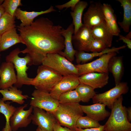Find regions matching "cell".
Wrapping results in <instances>:
<instances>
[{"instance_id": "1", "label": "cell", "mask_w": 131, "mask_h": 131, "mask_svg": "<svg viewBox=\"0 0 131 131\" xmlns=\"http://www.w3.org/2000/svg\"><path fill=\"white\" fill-rule=\"evenodd\" d=\"M26 48L20 53L30 56L32 65H42L49 53H59L65 48L62 27L47 17L37 19L30 25L17 26Z\"/></svg>"}, {"instance_id": "2", "label": "cell", "mask_w": 131, "mask_h": 131, "mask_svg": "<svg viewBox=\"0 0 131 131\" xmlns=\"http://www.w3.org/2000/svg\"><path fill=\"white\" fill-rule=\"evenodd\" d=\"M52 114L60 125L74 130L77 121L83 115V112L79 103H59L57 109Z\"/></svg>"}, {"instance_id": "3", "label": "cell", "mask_w": 131, "mask_h": 131, "mask_svg": "<svg viewBox=\"0 0 131 131\" xmlns=\"http://www.w3.org/2000/svg\"><path fill=\"white\" fill-rule=\"evenodd\" d=\"M123 100L121 95L114 103L109 117L104 125V131H131V123L126 116Z\"/></svg>"}, {"instance_id": "4", "label": "cell", "mask_w": 131, "mask_h": 131, "mask_svg": "<svg viewBox=\"0 0 131 131\" xmlns=\"http://www.w3.org/2000/svg\"><path fill=\"white\" fill-rule=\"evenodd\" d=\"M20 49L17 48L10 52L6 57V62L13 63L17 72V82L15 86L20 88L23 85H31L33 78H29L26 71L28 68L27 65H32L31 58L28 54L24 57L19 56Z\"/></svg>"}, {"instance_id": "5", "label": "cell", "mask_w": 131, "mask_h": 131, "mask_svg": "<svg viewBox=\"0 0 131 131\" xmlns=\"http://www.w3.org/2000/svg\"><path fill=\"white\" fill-rule=\"evenodd\" d=\"M63 76L55 70L42 64L38 67L37 75L33 78L31 85L36 89L49 93Z\"/></svg>"}, {"instance_id": "6", "label": "cell", "mask_w": 131, "mask_h": 131, "mask_svg": "<svg viewBox=\"0 0 131 131\" xmlns=\"http://www.w3.org/2000/svg\"><path fill=\"white\" fill-rule=\"evenodd\" d=\"M42 64L53 69L63 76L73 75L79 76L75 65L58 53H48Z\"/></svg>"}, {"instance_id": "7", "label": "cell", "mask_w": 131, "mask_h": 131, "mask_svg": "<svg viewBox=\"0 0 131 131\" xmlns=\"http://www.w3.org/2000/svg\"><path fill=\"white\" fill-rule=\"evenodd\" d=\"M31 95V106L43 109L51 114L55 112L59 103L58 100L53 98L49 93L47 92L36 89Z\"/></svg>"}, {"instance_id": "8", "label": "cell", "mask_w": 131, "mask_h": 131, "mask_svg": "<svg viewBox=\"0 0 131 131\" xmlns=\"http://www.w3.org/2000/svg\"><path fill=\"white\" fill-rule=\"evenodd\" d=\"M129 90L127 83L122 82L113 88L103 93L96 94L92 99L93 103H103L111 109L114 104L121 95L125 94Z\"/></svg>"}, {"instance_id": "9", "label": "cell", "mask_w": 131, "mask_h": 131, "mask_svg": "<svg viewBox=\"0 0 131 131\" xmlns=\"http://www.w3.org/2000/svg\"><path fill=\"white\" fill-rule=\"evenodd\" d=\"M117 53L112 52L104 54L96 60L90 62L75 65L79 76L92 72L108 73V63L110 59L116 56Z\"/></svg>"}, {"instance_id": "10", "label": "cell", "mask_w": 131, "mask_h": 131, "mask_svg": "<svg viewBox=\"0 0 131 131\" xmlns=\"http://www.w3.org/2000/svg\"><path fill=\"white\" fill-rule=\"evenodd\" d=\"M83 20V25L91 29L104 22L103 5L99 2H90Z\"/></svg>"}, {"instance_id": "11", "label": "cell", "mask_w": 131, "mask_h": 131, "mask_svg": "<svg viewBox=\"0 0 131 131\" xmlns=\"http://www.w3.org/2000/svg\"><path fill=\"white\" fill-rule=\"evenodd\" d=\"M30 117L33 124L44 131H53V126L57 122L52 114L37 107H33Z\"/></svg>"}, {"instance_id": "12", "label": "cell", "mask_w": 131, "mask_h": 131, "mask_svg": "<svg viewBox=\"0 0 131 131\" xmlns=\"http://www.w3.org/2000/svg\"><path fill=\"white\" fill-rule=\"evenodd\" d=\"M27 104L16 108L10 120V126L12 131H16L20 128L27 127L32 122L30 117L33 111V107L25 110Z\"/></svg>"}, {"instance_id": "13", "label": "cell", "mask_w": 131, "mask_h": 131, "mask_svg": "<svg viewBox=\"0 0 131 131\" xmlns=\"http://www.w3.org/2000/svg\"><path fill=\"white\" fill-rule=\"evenodd\" d=\"M79 76L73 75L63 76L49 93L54 98L58 100L60 96L68 91L75 89L80 83Z\"/></svg>"}, {"instance_id": "14", "label": "cell", "mask_w": 131, "mask_h": 131, "mask_svg": "<svg viewBox=\"0 0 131 131\" xmlns=\"http://www.w3.org/2000/svg\"><path fill=\"white\" fill-rule=\"evenodd\" d=\"M93 39L91 29L83 25L72 35V41L75 50L89 52V46Z\"/></svg>"}, {"instance_id": "15", "label": "cell", "mask_w": 131, "mask_h": 131, "mask_svg": "<svg viewBox=\"0 0 131 131\" xmlns=\"http://www.w3.org/2000/svg\"><path fill=\"white\" fill-rule=\"evenodd\" d=\"M17 82L14 65L11 62H3L0 66V89L12 87Z\"/></svg>"}, {"instance_id": "16", "label": "cell", "mask_w": 131, "mask_h": 131, "mask_svg": "<svg viewBox=\"0 0 131 131\" xmlns=\"http://www.w3.org/2000/svg\"><path fill=\"white\" fill-rule=\"evenodd\" d=\"M108 73L92 72L79 76L80 83L89 85L94 89L102 88L108 83Z\"/></svg>"}, {"instance_id": "17", "label": "cell", "mask_w": 131, "mask_h": 131, "mask_svg": "<svg viewBox=\"0 0 131 131\" xmlns=\"http://www.w3.org/2000/svg\"><path fill=\"white\" fill-rule=\"evenodd\" d=\"M103 103H97L89 105H80L81 109L87 115L98 122L103 120L109 116L111 113L106 109Z\"/></svg>"}, {"instance_id": "18", "label": "cell", "mask_w": 131, "mask_h": 131, "mask_svg": "<svg viewBox=\"0 0 131 131\" xmlns=\"http://www.w3.org/2000/svg\"><path fill=\"white\" fill-rule=\"evenodd\" d=\"M74 33V26L72 23L66 29L62 28V34L64 39L65 49L64 52L59 53L71 62L74 60L76 51L73 47L72 41V37Z\"/></svg>"}, {"instance_id": "19", "label": "cell", "mask_w": 131, "mask_h": 131, "mask_svg": "<svg viewBox=\"0 0 131 131\" xmlns=\"http://www.w3.org/2000/svg\"><path fill=\"white\" fill-rule=\"evenodd\" d=\"M56 11L52 5L47 9L40 12H28L23 10L19 8L16 11L14 16L20 20L22 22L20 24V25L28 26L30 25L33 22L34 19L38 16Z\"/></svg>"}, {"instance_id": "20", "label": "cell", "mask_w": 131, "mask_h": 131, "mask_svg": "<svg viewBox=\"0 0 131 131\" xmlns=\"http://www.w3.org/2000/svg\"><path fill=\"white\" fill-rule=\"evenodd\" d=\"M91 32L94 39L101 41L107 48L111 46L113 35L105 21L91 29Z\"/></svg>"}, {"instance_id": "21", "label": "cell", "mask_w": 131, "mask_h": 131, "mask_svg": "<svg viewBox=\"0 0 131 131\" xmlns=\"http://www.w3.org/2000/svg\"><path fill=\"white\" fill-rule=\"evenodd\" d=\"M124 66L122 56H113L108 63V70L112 74L115 85L121 82L124 73Z\"/></svg>"}, {"instance_id": "22", "label": "cell", "mask_w": 131, "mask_h": 131, "mask_svg": "<svg viewBox=\"0 0 131 131\" xmlns=\"http://www.w3.org/2000/svg\"><path fill=\"white\" fill-rule=\"evenodd\" d=\"M102 5L105 21L107 27L113 36H119L121 31L114 9L110 4L104 3Z\"/></svg>"}, {"instance_id": "23", "label": "cell", "mask_w": 131, "mask_h": 131, "mask_svg": "<svg viewBox=\"0 0 131 131\" xmlns=\"http://www.w3.org/2000/svg\"><path fill=\"white\" fill-rule=\"evenodd\" d=\"M126 47V46L124 45L118 47L107 48L101 52L90 53H86L83 51L76 50L75 56L76 57V62L77 64H85L95 57H100L104 54L112 52L118 53L120 50L125 48Z\"/></svg>"}, {"instance_id": "24", "label": "cell", "mask_w": 131, "mask_h": 131, "mask_svg": "<svg viewBox=\"0 0 131 131\" xmlns=\"http://www.w3.org/2000/svg\"><path fill=\"white\" fill-rule=\"evenodd\" d=\"M0 93L2 95L1 99L4 101L10 100L20 105L23 104L24 99L29 98L28 95L23 94L22 91L15 86L4 90L0 89Z\"/></svg>"}, {"instance_id": "25", "label": "cell", "mask_w": 131, "mask_h": 131, "mask_svg": "<svg viewBox=\"0 0 131 131\" xmlns=\"http://www.w3.org/2000/svg\"><path fill=\"white\" fill-rule=\"evenodd\" d=\"M19 43H23L21 37L17 33L16 28H15L1 35L0 52L6 50Z\"/></svg>"}, {"instance_id": "26", "label": "cell", "mask_w": 131, "mask_h": 131, "mask_svg": "<svg viewBox=\"0 0 131 131\" xmlns=\"http://www.w3.org/2000/svg\"><path fill=\"white\" fill-rule=\"evenodd\" d=\"M88 5V3L86 1L80 0L76 4L73 11L70 12L74 27V34L83 25L82 22V16L84 10Z\"/></svg>"}, {"instance_id": "27", "label": "cell", "mask_w": 131, "mask_h": 131, "mask_svg": "<svg viewBox=\"0 0 131 131\" xmlns=\"http://www.w3.org/2000/svg\"><path fill=\"white\" fill-rule=\"evenodd\" d=\"M121 4L123 10V21L118 22L121 28L125 33L129 32L131 25V0H117Z\"/></svg>"}, {"instance_id": "28", "label": "cell", "mask_w": 131, "mask_h": 131, "mask_svg": "<svg viewBox=\"0 0 131 131\" xmlns=\"http://www.w3.org/2000/svg\"><path fill=\"white\" fill-rule=\"evenodd\" d=\"M16 108L8 101L5 102L0 98V113L3 115L6 123L5 126L0 131H12L10 126V120Z\"/></svg>"}, {"instance_id": "29", "label": "cell", "mask_w": 131, "mask_h": 131, "mask_svg": "<svg viewBox=\"0 0 131 131\" xmlns=\"http://www.w3.org/2000/svg\"><path fill=\"white\" fill-rule=\"evenodd\" d=\"M94 89L89 85L80 83L75 90L79 94L81 101L86 103L89 102L90 99H92L96 94Z\"/></svg>"}, {"instance_id": "30", "label": "cell", "mask_w": 131, "mask_h": 131, "mask_svg": "<svg viewBox=\"0 0 131 131\" xmlns=\"http://www.w3.org/2000/svg\"><path fill=\"white\" fill-rule=\"evenodd\" d=\"M15 17L5 12L0 18V34L16 28Z\"/></svg>"}, {"instance_id": "31", "label": "cell", "mask_w": 131, "mask_h": 131, "mask_svg": "<svg viewBox=\"0 0 131 131\" xmlns=\"http://www.w3.org/2000/svg\"><path fill=\"white\" fill-rule=\"evenodd\" d=\"M101 125L99 122L96 121L87 115L79 117L76 123V127L84 129L97 128Z\"/></svg>"}, {"instance_id": "32", "label": "cell", "mask_w": 131, "mask_h": 131, "mask_svg": "<svg viewBox=\"0 0 131 131\" xmlns=\"http://www.w3.org/2000/svg\"><path fill=\"white\" fill-rule=\"evenodd\" d=\"M58 100L59 103H79L81 101L80 97L75 90L62 94Z\"/></svg>"}, {"instance_id": "33", "label": "cell", "mask_w": 131, "mask_h": 131, "mask_svg": "<svg viewBox=\"0 0 131 131\" xmlns=\"http://www.w3.org/2000/svg\"><path fill=\"white\" fill-rule=\"evenodd\" d=\"M4 8L5 12L14 16L18 7L22 5L21 0H5L1 4Z\"/></svg>"}, {"instance_id": "34", "label": "cell", "mask_w": 131, "mask_h": 131, "mask_svg": "<svg viewBox=\"0 0 131 131\" xmlns=\"http://www.w3.org/2000/svg\"><path fill=\"white\" fill-rule=\"evenodd\" d=\"M107 48L100 41L93 39L91 41L89 47V52H100L105 50Z\"/></svg>"}, {"instance_id": "35", "label": "cell", "mask_w": 131, "mask_h": 131, "mask_svg": "<svg viewBox=\"0 0 131 131\" xmlns=\"http://www.w3.org/2000/svg\"><path fill=\"white\" fill-rule=\"evenodd\" d=\"M80 0H71L68 2L62 5H56L55 7L59 10L66 8L67 9L71 8V10L73 11L76 4Z\"/></svg>"}, {"instance_id": "36", "label": "cell", "mask_w": 131, "mask_h": 131, "mask_svg": "<svg viewBox=\"0 0 131 131\" xmlns=\"http://www.w3.org/2000/svg\"><path fill=\"white\" fill-rule=\"evenodd\" d=\"M53 131H75L66 127H63L60 125L57 122L54 125Z\"/></svg>"}, {"instance_id": "37", "label": "cell", "mask_w": 131, "mask_h": 131, "mask_svg": "<svg viewBox=\"0 0 131 131\" xmlns=\"http://www.w3.org/2000/svg\"><path fill=\"white\" fill-rule=\"evenodd\" d=\"M75 131H104V125H101L97 128L82 129L76 127Z\"/></svg>"}, {"instance_id": "38", "label": "cell", "mask_w": 131, "mask_h": 131, "mask_svg": "<svg viewBox=\"0 0 131 131\" xmlns=\"http://www.w3.org/2000/svg\"><path fill=\"white\" fill-rule=\"evenodd\" d=\"M119 40H122L126 44V46L128 48L131 49V40L126 38L123 35L119 34Z\"/></svg>"}, {"instance_id": "39", "label": "cell", "mask_w": 131, "mask_h": 131, "mask_svg": "<svg viewBox=\"0 0 131 131\" xmlns=\"http://www.w3.org/2000/svg\"><path fill=\"white\" fill-rule=\"evenodd\" d=\"M125 113L128 121L130 123L131 121V107L128 108L123 106Z\"/></svg>"}, {"instance_id": "40", "label": "cell", "mask_w": 131, "mask_h": 131, "mask_svg": "<svg viewBox=\"0 0 131 131\" xmlns=\"http://www.w3.org/2000/svg\"><path fill=\"white\" fill-rule=\"evenodd\" d=\"M5 13L4 9L1 5H0V18Z\"/></svg>"}, {"instance_id": "41", "label": "cell", "mask_w": 131, "mask_h": 131, "mask_svg": "<svg viewBox=\"0 0 131 131\" xmlns=\"http://www.w3.org/2000/svg\"><path fill=\"white\" fill-rule=\"evenodd\" d=\"M125 37L127 38L131 39V31H130L127 34Z\"/></svg>"}, {"instance_id": "42", "label": "cell", "mask_w": 131, "mask_h": 131, "mask_svg": "<svg viewBox=\"0 0 131 131\" xmlns=\"http://www.w3.org/2000/svg\"><path fill=\"white\" fill-rule=\"evenodd\" d=\"M36 131H44L40 127H37Z\"/></svg>"}, {"instance_id": "43", "label": "cell", "mask_w": 131, "mask_h": 131, "mask_svg": "<svg viewBox=\"0 0 131 131\" xmlns=\"http://www.w3.org/2000/svg\"><path fill=\"white\" fill-rule=\"evenodd\" d=\"M4 0H0V5H1L2 3Z\"/></svg>"}, {"instance_id": "44", "label": "cell", "mask_w": 131, "mask_h": 131, "mask_svg": "<svg viewBox=\"0 0 131 131\" xmlns=\"http://www.w3.org/2000/svg\"><path fill=\"white\" fill-rule=\"evenodd\" d=\"M1 35L0 34V40H1Z\"/></svg>"}, {"instance_id": "45", "label": "cell", "mask_w": 131, "mask_h": 131, "mask_svg": "<svg viewBox=\"0 0 131 131\" xmlns=\"http://www.w3.org/2000/svg\"></svg>"}]
</instances>
